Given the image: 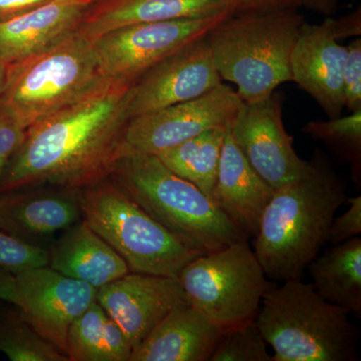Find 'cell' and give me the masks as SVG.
<instances>
[{
  "label": "cell",
  "instance_id": "6da1fadb",
  "mask_svg": "<svg viewBox=\"0 0 361 361\" xmlns=\"http://www.w3.org/2000/svg\"><path fill=\"white\" fill-rule=\"evenodd\" d=\"M135 82L104 78L30 126L4 170L0 193L42 185L78 191L108 178L120 157Z\"/></svg>",
  "mask_w": 361,
  "mask_h": 361
},
{
  "label": "cell",
  "instance_id": "7a4b0ae2",
  "mask_svg": "<svg viewBox=\"0 0 361 361\" xmlns=\"http://www.w3.org/2000/svg\"><path fill=\"white\" fill-rule=\"evenodd\" d=\"M346 182L316 149L303 174L275 190L254 237V253L271 281L302 278L329 239Z\"/></svg>",
  "mask_w": 361,
  "mask_h": 361
},
{
  "label": "cell",
  "instance_id": "3957f363",
  "mask_svg": "<svg viewBox=\"0 0 361 361\" xmlns=\"http://www.w3.org/2000/svg\"><path fill=\"white\" fill-rule=\"evenodd\" d=\"M109 178L157 222L195 251L208 253L248 239L213 200L166 167L158 156L127 154L120 157Z\"/></svg>",
  "mask_w": 361,
  "mask_h": 361
},
{
  "label": "cell",
  "instance_id": "277c9868",
  "mask_svg": "<svg viewBox=\"0 0 361 361\" xmlns=\"http://www.w3.org/2000/svg\"><path fill=\"white\" fill-rule=\"evenodd\" d=\"M305 18L299 9L233 13L208 37L222 80L236 85L243 102L269 97L293 82L291 56Z\"/></svg>",
  "mask_w": 361,
  "mask_h": 361
},
{
  "label": "cell",
  "instance_id": "5b68a950",
  "mask_svg": "<svg viewBox=\"0 0 361 361\" xmlns=\"http://www.w3.org/2000/svg\"><path fill=\"white\" fill-rule=\"evenodd\" d=\"M349 314L294 278L265 294L255 322L272 361H356L360 330Z\"/></svg>",
  "mask_w": 361,
  "mask_h": 361
},
{
  "label": "cell",
  "instance_id": "8992f818",
  "mask_svg": "<svg viewBox=\"0 0 361 361\" xmlns=\"http://www.w3.org/2000/svg\"><path fill=\"white\" fill-rule=\"evenodd\" d=\"M82 219L123 259L130 272L179 277L200 252L176 238L110 178L78 191Z\"/></svg>",
  "mask_w": 361,
  "mask_h": 361
},
{
  "label": "cell",
  "instance_id": "52a82bcc",
  "mask_svg": "<svg viewBox=\"0 0 361 361\" xmlns=\"http://www.w3.org/2000/svg\"><path fill=\"white\" fill-rule=\"evenodd\" d=\"M104 78L92 42L73 33L51 49L7 66L0 110L27 129Z\"/></svg>",
  "mask_w": 361,
  "mask_h": 361
},
{
  "label": "cell",
  "instance_id": "ba28073f",
  "mask_svg": "<svg viewBox=\"0 0 361 361\" xmlns=\"http://www.w3.org/2000/svg\"><path fill=\"white\" fill-rule=\"evenodd\" d=\"M178 278L188 302L223 329L255 320L265 294L274 287L248 239L200 254Z\"/></svg>",
  "mask_w": 361,
  "mask_h": 361
},
{
  "label": "cell",
  "instance_id": "9c48e42d",
  "mask_svg": "<svg viewBox=\"0 0 361 361\" xmlns=\"http://www.w3.org/2000/svg\"><path fill=\"white\" fill-rule=\"evenodd\" d=\"M232 9L206 16L123 26L90 42L104 75L137 80L149 68L208 37Z\"/></svg>",
  "mask_w": 361,
  "mask_h": 361
},
{
  "label": "cell",
  "instance_id": "30bf717a",
  "mask_svg": "<svg viewBox=\"0 0 361 361\" xmlns=\"http://www.w3.org/2000/svg\"><path fill=\"white\" fill-rule=\"evenodd\" d=\"M242 102L236 90L222 82L196 99L130 118L123 130L120 157L158 156L206 130L229 127Z\"/></svg>",
  "mask_w": 361,
  "mask_h": 361
},
{
  "label": "cell",
  "instance_id": "8fae6325",
  "mask_svg": "<svg viewBox=\"0 0 361 361\" xmlns=\"http://www.w3.org/2000/svg\"><path fill=\"white\" fill-rule=\"evenodd\" d=\"M361 11L322 23L304 21L291 56L293 82L311 97L329 118L341 116L345 109L343 66L348 47L339 40L360 37Z\"/></svg>",
  "mask_w": 361,
  "mask_h": 361
},
{
  "label": "cell",
  "instance_id": "7c38bea8",
  "mask_svg": "<svg viewBox=\"0 0 361 361\" xmlns=\"http://www.w3.org/2000/svg\"><path fill=\"white\" fill-rule=\"evenodd\" d=\"M13 276L11 303L40 336L66 355L71 325L97 300V289L49 266L20 271Z\"/></svg>",
  "mask_w": 361,
  "mask_h": 361
},
{
  "label": "cell",
  "instance_id": "4fadbf2b",
  "mask_svg": "<svg viewBox=\"0 0 361 361\" xmlns=\"http://www.w3.org/2000/svg\"><path fill=\"white\" fill-rule=\"evenodd\" d=\"M284 97L275 90L269 97L242 102L231 123V135L254 170L274 190L302 175L308 161L294 149L282 118Z\"/></svg>",
  "mask_w": 361,
  "mask_h": 361
},
{
  "label": "cell",
  "instance_id": "5bb4252c",
  "mask_svg": "<svg viewBox=\"0 0 361 361\" xmlns=\"http://www.w3.org/2000/svg\"><path fill=\"white\" fill-rule=\"evenodd\" d=\"M222 82L207 37L198 40L137 78L130 90L128 118L196 99Z\"/></svg>",
  "mask_w": 361,
  "mask_h": 361
},
{
  "label": "cell",
  "instance_id": "9a60e30c",
  "mask_svg": "<svg viewBox=\"0 0 361 361\" xmlns=\"http://www.w3.org/2000/svg\"><path fill=\"white\" fill-rule=\"evenodd\" d=\"M97 301L134 349L176 305L188 300L179 278L130 272L97 289Z\"/></svg>",
  "mask_w": 361,
  "mask_h": 361
},
{
  "label": "cell",
  "instance_id": "2e32d148",
  "mask_svg": "<svg viewBox=\"0 0 361 361\" xmlns=\"http://www.w3.org/2000/svg\"><path fill=\"white\" fill-rule=\"evenodd\" d=\"M97 0H49L0 20V61L6 66L51 49L77 32Z\"/></svg>",
  "mask_w": 361,
  "mask_h": 361
},
{
  "label": "cell",
  "instance_id": "e0dca14e",
  "mask_svg": "<svg viewBox=\"0 0 361 361\" xmlns=\"http://www.w3.org/2000/svg\"><path fill=\"white\" fill-rule=\"evenodd\" d=\"M230 128L221 149L212 200L248 238H254L275 190L252 167Z\"/></svg>",
  "mask_w": 361,
  "mask_h": 361
},
{
  "label": "cell",
  "instance_id": "ac0fdd59",
  "mask_svg": "<svg viewBox=\"0 0 361 361\" xmlns=\"http://www.w3.org/2000/svg\"><path fill=\"white\" fill-rule=\"evenodd\" d=\"M224 329L188 301L176 305L129 361H208Z\"/></svg>",
  "mask_w": 361,
  "mask_h": 361
},
{
  "label": "cell",
  "instance_id": "d6986e66",
  "mask_svg": "<svg viewBox=\"0 0 361 361\" xmlns=\"http://www.w3.org/2000/svg\"><path fill=\"white\" fill-rule=\"evenodd\" d=\"M228 9L235 11L233 0H97L75 33L94 42L123 26L206 18Z\"/></svg>",
  "mask_w": 361,
  "mask_h": 361
},
{
  "label": "cell",
  "instance_id": "ffe728a7",
  "mask_svg": "<svg viewBox=\"0 0 361 361\" xmlns=\"http://www.w3.org/2000/svg\"><path fill=\"white\" fill-rule=\"evenodd\" d=\"M11 193L0 197V228L28 243L65 231L82 219L78 191L59 188Z\"/></svg>",
  "mask_w": 361,
  "mask_h": 361
},
{
  "label": "cell",
  "instance_id": "44dd1931",
  "mask_svg": "<svg viewBox=\"0 0 361 361\" xmlns=\"http://www.w3.org/2000/svg\"><path fill=\"white\" fill-rule=\"evenodd\" d=\"M47 266L97 289L130 273L123 259L84 219L65 230L49 249Z\"/></svg>",
  "mask_w": 361,
  "mask_h": 361
},
{
  "label": "cell",
  "instance_id": "7402d4cb",
  "mask_svg": "<svg viewBox=\"0 0 361 361\" xmlns=\"http://www.w3.org/2000/svg\"><path fill=\"white\" fill-rule=\"evenodd\" d=\"M313 286L325 300L361 318V239L332 245L308 265Z\"/></svg>",
  "mask_w": 361,
  "mask_h": 361
},
{
  "label": "cell",
  "instance_id": "603a6c76",
  "mask_svg": "<svg viewBox=\"0 0 361 361\" xmlns=\"http://www.w3.org/2000/svg\"><path fill=\"white\" fill-rule=\"evenodd\" d=\"M132 351L123 330L97 300L73 322L66 337L70 361H129Z\"/></svg>",
  "mask_w": 361,
  "mask_h": 361
},
{
  "label": "cell",
  "instance_id": "cb8c5ba5",
  "mask_svg": "<svg viewBox=\"0 0 361 361\" xmlns=\"http://www.w3.org/2000/svg\"><path fill=\"white\" fill-rule=\"evenodd\" d=\"M230 127L206 130L174 148L161 152L158 157L166 167L192 183L212 200L221 149Z\"/></svg>",
  "mask_w": 361,
  "mask_h": 361
},
{
  "label": "cell",
  "instance_id": "d4e9b609",
  "mask_svg": "<svg viewBox=\"0 0 361 361\" xmlns=\"http://www.w3.org/2000/svg\"><path fill=\"white\" fill-rule=\"evenodd\" d=\"M304 134L324 142L351 168V178L358 187L361 183V111L350 115L310 121L303 126Z\"/></svg>",
  "mask_w": 361,
  "mask_h": 361
},
{
  "label": "cell",
  "instance_id": "484cf974",
  "mask_svg": "<svg viewBox=\"0 0 361 361\" xmlns=\"http://www.w3.org/2000/svg\"><path fill=\"white\" fill-rule=\"evenodd\" d=\"M0 351L13 361H70L18 314L0 322Z\"/></svg>",
  "mask_w": 361,
  "mask_h": 361
},
{
  "label": "cell",
  "instance_id": "4316f807",
  "mask_svg": "<svg viewBox=\"0 0 361 361\" xmlns=\"http://www.w3.org/2000/svg\"><path fill=\"white\" fill-rule=\"evenodd\" d=\"M208 361H272L255 320L221 332Z\"/></svg>",
  "mask_w": 361,
  "mask_h": 361
},
{
  "label": "cell",
  "instance_id": "83f0119b",
  "mask_svg": "<svg viewBox=\"0 0 361 361\" xmlns=\"http://www.w3.org/2000/svg\"><path fill=\"white\" fill-rule=\"evenodd\" d=\"M49 264V249L23 241L0 228V269L16 274Z\"/></svg>",
  "mask_w": 361,
  "mask_h": 361
},
{
  "label": "cell",
  "instance_id": "f1b7e54d",
  "mask_svg": "<svg viewBox=\"0 0 361 361\" xmlns=\"http://www.w3.org/2000/svg\"><path fill=\"white\" fill-rule=\"evenodd\" d=\"M348 47L343 66L345 108L350 113L361 111V39L356 37Z\"/></svg>",
  "mask_w": 361,
  "mask_h": 361
},
{
  "label": "cell",
  "instance_id": "f546056e",
  "mask_svg": "<svg viewBox=\"0 0 361 361\" xmlns=\"http://www.w3.org/2000/svg\"><path fill=\"white\" fill-rule=\"evenodd\" d=\"M346 203H348V210L334 218L330 225L327 242L331 245H338L360 235L361 196L348 197Z\"/></svg>",
  "mask_w": 361,
  "mask_h": 361
},
{
  "label": "cell",
  "instance_id": "4dcf8cb0",
  "mask_svg": "<svg viewBox=\"0 0 361 361\" xmlns=\"http://www.w3.org/2000/svg\"><path fill=\"white\" fill-rule=\"evenodd\" d=\"M26 128L11 114L0 110V180L7 164L23 144Z\"/></svg>",
  "mask_w": 361,
  "mask_h": 361
},
{
  "label": "cell",
  "instance_id": "1f68e13d",
  "mask_svg": "<svg viewBox=\"0 0 361 361\" xmlns=\"http://www.w3.org/2000/svg\"><path fill=\"white\" fill-rule=\"evenodd\" d=\"M234 13H267L281 9H300L301 0H233Z\"/></svg>",
  "mask_w": 361,
  "mask_h": 361
},
{
  "label": "cell",
  "instance_id": "d6a6232c",
  "mask_svg": "<svg viewBox=\"0 0 361 361\" xmlns=\"http://www.w3.org/2000/svg\"><path fill=\"white\" fill-rule=\"evenodd\" d=\"M49 0H0V20L25 13Z\"/></svg>",
  "mask_w": 361,
  "mask_h": 361
},
{
  "label": "cell",
  "instance_id": "836d02e7",
  "mask_svg": "<svg viewBox=\"0 0 361 361\" xmlns=\"http://www.w3.org/2000/svg\"><path fill=\"white\" fill-rule=\"evenodd\" d=\"M341 0H301V6L316 13L329 16L337 11Z\"/></svg>",
  "mask_w": 361,
  "mask_h": 361
},
{
  "label": "cell",
  "instance_id": "e575fe53",
  "mask_svg": "<svg viewBox=\"0 0 361 361\" xmlns=\"http://www.w3.org/2000/svg\"><path fill=\"white\" fill-rule=\"evenodd\" d=\"M14 292V276L8 271L0 269V300L11 302Z\"/></svg>",
  "mask_w": 361,
  "mask_h": 361
},
{
  "label": "cell",
  "instance_id": "d590c367",
  "mask_svg": "<svg viewBox=\"0 0 361 361\" xmlns=\"http://www.w3.org/2000/svg\"><path fill=\"white\" fill-rule=\"evenodd\" d=\"M7 75V66L4 63L0 61V92L4 89V84H6Z\"/></svg>",
  "mask_w": 361,
  "mask_h": 361
}]
</instances>
